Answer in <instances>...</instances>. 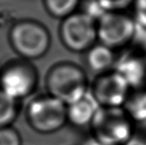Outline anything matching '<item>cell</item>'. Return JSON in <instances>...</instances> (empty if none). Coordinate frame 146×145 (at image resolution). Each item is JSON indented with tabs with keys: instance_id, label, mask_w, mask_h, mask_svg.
Segmentation results:
<instances>
[{
	"instance_id": "obj_2",
	"label": "cell",
	"mask_w": 146,
	"mask_h": 145,
	"mask_svg": "<svg viewBox=\"0 0 146 145\" xmlns=\"http://www.w3.org/2000/svg\"><path fill=\"white\" fill-rule=\"evenodd\" d=\"M10 47L19 58L29 61L42 58L51 46V34L46 26L33 19L14 21L9 29Z\"/></svg>"
},
{
	"instance_id": "obj_11",
	"label": "cell",
	"mask_w": 146,
	"mask_h": 145,
	"mask_svg": "<svg viewBox=\"0 0 146 145\" xmlns=\"http://www.w3.org/2000/svg\"><path fill=\"white\" fill-rule=\"evenodd\" d=\"M116 51L99 42L85 53V62L95 76L114 70L116 64Z\"/></svg>"
},
{
	"instance_id": "obj_4",
	"label": "cell",
	"mask_w": 146,
	"mask_h": 145,
	"mask_svg": "<svg viewBox=\"0 0 146 145\" xmlns=\"http://www.w3.org/2000/svg\"><path fill=\"white\" fill-rule=\"evenodd\" d=\"M25 119L33 131L42 135L54 134L68 124L67 105L48 93L38 95L27 105Z\"/></svg>"
},
{
	"instance_id": "obj_3",
	"label": "cell",
	"mask_w": 146,
	"mask_h": 145,
	"mask_svg": "<svg viewBox=\"0 0 146 145\" xmlns=\"http://www.w3.org/2000/svg\"><path fill=\"white\" fill-rule=\"evenodd\" d=\"M135 126L122 107H100L89 128L98 145H125L135 134Z\"/></svg>"
},
{
	"instance_id": "obj_1",
	"label": "cell",
	"mask_w": 146,
	"mask_h": 145,
	"mask_svg": "<svg viewBox=\"0 0 146 145\" xmlns=\"http://www.w3.org/2000/svg\"><path fill=\"white\" fill-rule=\"evenodd\" d=\"M46 93L70 105L89 91L90 83L83 68L74 62L60 61L47 70L44 78Z\"/></svg>"
},
{
	"instance_id": "obj_9",
	"label": "cell",
	"mask_w": 146,
	"mask_h": 145,
	"mask_svg": "<svg viewBox=\"0 0 146 145\" xmlns=\"http://www.w3.org/2000/svg\"><path fill=\"white\" fill-rule=\"evenodd\" d=\"M114 70L128 82L131 90L146 89V47L129 45L117 56Z\"/></svg>"
},
{
	"instance_id": "obj_7",
	"label": "cell",
	"mask_w": 146,
	"mask_h": 145,
	"mask_svg": "<svg viewBox=\"0 0 146 145\" xmlns=\"http://www.w3.org/2000/svg\"><path fill=\"white\" fill-rule=\"evenodd\" d=\"M138 30L133 16L126 11L106 12L97 21L98 42L115 51L131 45Z\"/></svg>"
},
{
	"instance_id": "obj_18",
	"label": "cell",
	"mask_w": 146,
	"mask_h": 145,
	"mask_svg": "<svg viewBox=\"0 0 146 145\" xmlns=\"http://www.w3.org/2000/svg\"><path fill=\"white\" fill-rule=\"evenodd\" d=\"M13 21H12V19H11V14L9 10L0 9V28L6 27L7 25H9L10 27Z\"/></svg>"
},
{
	"instance_id": "obj_6",
	"label": "cell",
	"mask_w": 146,
	"mask_h": 145,
	"mask_svg": "<svg viewBox=\"0 0 146 145\" xmlns=\"http://www.w3.org/2000/svg\"><path fill=\"white\" fill-rule=\"evenodd\" d=\"M58 35L63 46L72 53H85L98 42L97 21L82 11L61 20Z\"/></svg>"
},
{
	"instance_id": "obj_19",
	"label": "cell",
	"mask_w": 146,
	"mask_h": 145,
	"mask_svg": "<svg viewBox=\"0 0 146 145\" xmlns=\"http://www.w3.org/2000/svg\"><path fill=\"white\" fill-rule=\"evenodd\" d=\"M125 145H146V136L135 133Z\"/></svg>"
},
{
	"instance_id": "obj_12",
	"label": "cell",
	"mask_w": 146,
	"mask_h": 145,
	"mask_svg": "<svg viewBox=\"0 0 146 145\" xmlns=\"http://www.w3.org/2000/svg\"><path fill=\"white\" fill-rule=\"evenodd\" d=\"M122 108L135 125L146 124V89L130 91Z\"/></svg>"
},
{
	"instance_id": "obj_8",
	"label": "cell",
	"mask_w": 146,
	"mask_h": 145,
	"mask_svg": "<svg viewBox=\"0 0 146 145\" xmlns=\"http://www.w3.org/2000/svg\"><path fill=\"white\" fill-rule=\"evenodd\" d=\"M130 91L128 82L115 70L96 75L89 88L100 107H122Z\"/></svg>"
},
{
	"instance_id": "obj_13",
	"label": "cell",
	"mask_w": 146,
	"mask_h": 145,
	"mask_svg": "<svg viewBox=\"0 0 146 145\" xmlns=\"http://www.w3.org/2000/svg\"><path fill=\"white\" fill-rule=\"evenodd\" d=\"M45 11L55 19L67 18L78 11L82 0H42Z\"/></svg>"
},
{
	"instance_id": "obj_5",
	"label": "cell",
	"mask_w": 146,
	"mask_h": 145,
	"mask_svg": "<svg viewBox=\"0 0 146 145\" xmlns=\"http://www.w3.org/2000/svg\"><path fill=\"white\" fill-rule=\"evenodd\" d=\"M39 73L32 61L18 58L7 61L0 68V90L21 102L34 93Z\"/></svg>"
},
{
	"instance_id": "obj_10",
	"label": "cell",
	"mask_w": 146,
	"mask_h": 145,
	"mask_svg": "<svg viewBox=\"0 0 146 145\" xmlns=\"http://www.w3.org/2000/svg\"><path fill=\"white\" fill-rule=\"evenodd\" d=\"M100 108L93 95L86 94L67 105V120L73 127H89Z\"/></svg>"
},
{
	"instance_id": "obj_17",
	"label": "cell",
	"mask_w": 146,
	"mask_h": 145,
	"mask_svg": "<svg viewBox=\"0 0 146 145\" xmlns=\"http://www.w3.org/2000/svg\"><path fill=\"white\" fill-rule=\"evenodd\" d=\"M0 145H22L20 132L12 126L0 128Z\"/></svg>"
},
{
	"instance_id": "obj_14",
	"label": "cell",
	"mask_w": 146,
	"mask_h": 145,
	"mask_svg": "<svg viewBox=\"0 0 146 145\" xmlns=\"http://www.w3.org/2000/svg\"><path fill=\"white\" fill-rule=\"evenodd\" d=\"M20 103L0 90V128L11 127L20 114Z\"/></svg>"
},
{
	"instance_id": "obj_15",
	"label": "cell",
	"mask_w": 146,
	"mask_h": 145,
	"mask_svg": "<svg viewBox=\"0 0 146 145\" xmlns=\"http://www.w3.org/2000/svg\"><path fill=\"white\" fill-rule=\"evenodd\" d=\"M101 9L105 12L126 11L129 7H132L134 0H96Z\"/></svg>"
},
{
	"instance_id": "obj_16",
	"label": "cell",
	"mask_w": 146,
	"mask_h": 145,
	"mask_svg": "<svg viewBox=\"0 0 146 145\" xmlns=\"http://www.w3.org/2000/svg\"><path fill=\"white\" fill-rule=\"evenodd\" d=\"M131 7L138 29L146 32V0H134Z\"/></svg>"
}]
</instances>
